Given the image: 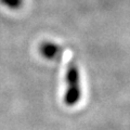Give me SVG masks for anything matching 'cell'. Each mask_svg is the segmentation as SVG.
Listing matches in <instances>:
<instances>
[{
    "label": "cell",
    "instance_id": "7a4b0ae2",
    "mask_svg": "<svg viewBox=\"0 0 130 130\" xmlns=\"http://www.w3.org/2000/svg\"><path fill=\"white\" fill-rule=\"evenodd\" d=\"M63 49L53 41H42L39 46V52L47 60H56L63 53Z\"/></svg>",
    "mask_w": 130,
    "mask_h": 130
},
{
    "label": "cell",
    "instance_id": "6da1fadb",
    "mask_svg": "<svg viewBox=\"0 0 130 130\" xmlns=\"http://www.w3.org/2000/svg\"><path fill=\"white\" fill-rule=\"evenodd\" d=\"M66 88L64 92V103L67 106H75L81 99V83L79 67L75 62H70L65 74Z\"/></svg>",
    "mask_w": 130,
    "mask_h": 130
},
{
    "label": "cell",
    "instance_id": "3957f363",
    "mask_svg": "<svg viewBox=\"0 0 130 130\" xmlns=\"http://www.w3.org/2000/svg\"><path fill=\"white\" fill-rule=\"evenodd\" d=\"M0 3L11 10H18L24 5V0H0Z\"/></svg>",
    "mask_w": 130,
    "mask_h": 130
}]
</instances>
